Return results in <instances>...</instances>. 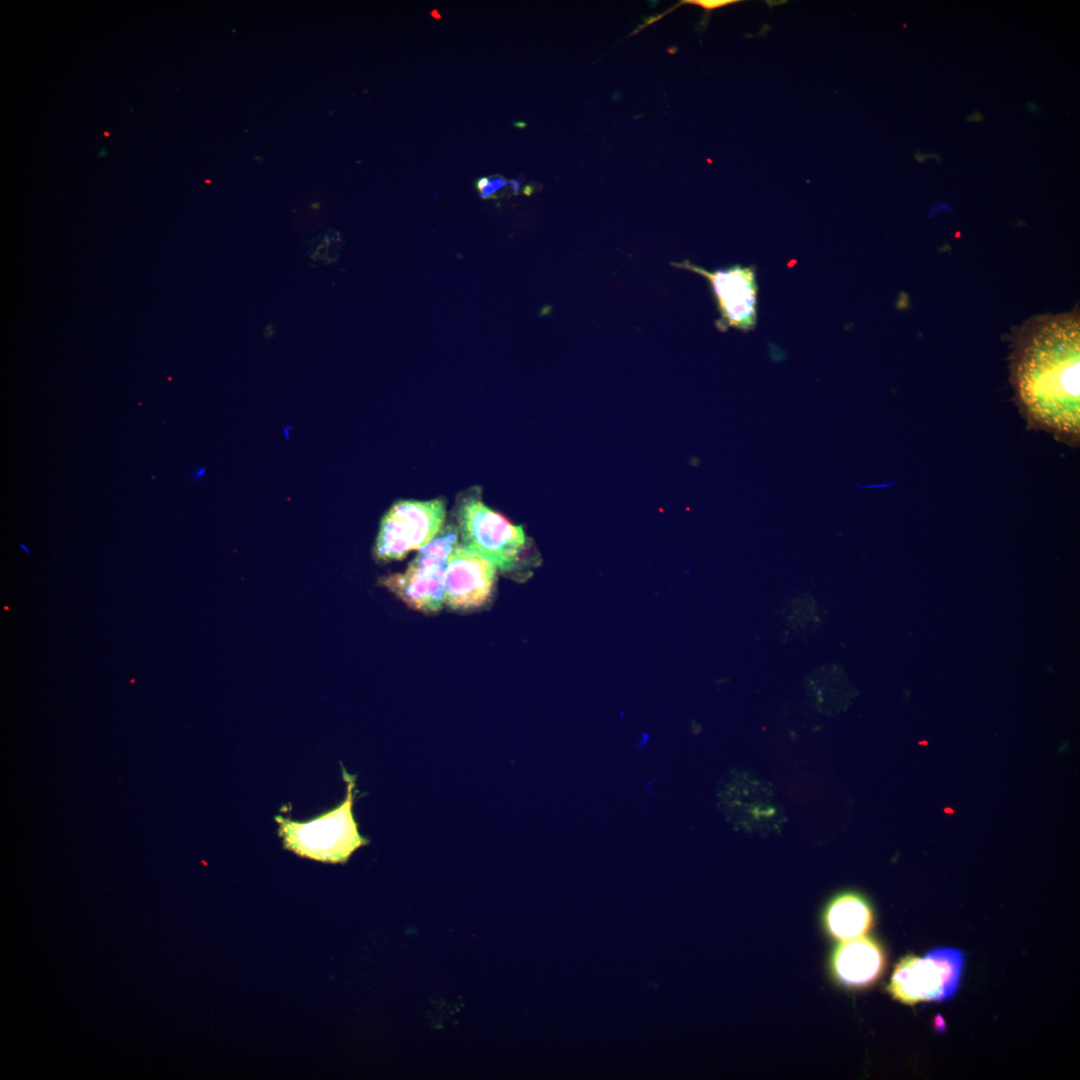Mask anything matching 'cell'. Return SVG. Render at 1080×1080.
<instances>
[{"label": "cell", "mask_w": 1080, "mask_h": 1080, "mask_svg": "<svg viewBox=\"0 0 1080 1080\" xmlns=\"http://www.w3.org/2000/svg\"><path fill=\"white\" fill-rule=\"evenodd\" d=\"M1079 357V317H1041L1023 331L1014 371L1028 415L1052 431L1073 436L1080 426Z\"/></svg>", "instance_id": "cell-1"}, {"label": "cell", "mask_w": 1080, "mask_h": 1080, "mask_svg": "<svg viewBox=\"0 0 1080 1080\" xmlns=\"http://www.w3.org/2000/svg\"><path fill=\"white\" fill-rule=\"evenodd\" d=\"M341 767L347 790L345 799L338 806L306 822L275 817L278 834L287 850L321 862L345 863L353 852L369 843L360 834L353 813L356 776Z\"/></svg>", "instance_id": "cell-2"}, {"label": "cell", "mask_w": 1080, "mask_h": 1080, "mask_svg": "<svg viewBox=\"0 0 1080 1080\" xmlns=\"http://www.w3.org/2000/svg\"><path fill=\"white\" fill-rule=\"evenodd\" d=\"M462 544L503 573L522 570L529 560L530 543L522 527L488 508L476 495L462 499L457 509Z\"/></svg>", "instance_id": "cell-3"}, {"label": "cell", "mask_w": 1080, "mask_h": 1080, "mask_svg": "<svg viewBox=\"0 0 1080 1080\" xmlns=\"http://www.w3.org/2000/svg\"><path fill=\"white\" fill-rule=\"evenodd\" d=\"M456 526H446L419 550L405 572L383 576L379 584L408 606L422 612H437L444 602V581L449 555L459 544Z\"/></svg>", "instance_id": "cell-4"}, {"label": "cell", "mask_w": 1080, "mask_h": 1080, "mask_svg": "<svg viewBox=\"0 0 1080 1080\" xmlns=\"http://www.w3.org/2000/svg\"><path fill=\"white\" fill-rule=\"evenodd\" d=\"M963 966L964 954L954 948H935L924 957L909 955L896 965L888 990L908 1005L945 1001L956 993Z\"/></svg>", "instance_id": "cell-5"}, {"label": "cell", "mask_w": 1080, "mask_h": 1080, "mask_svg": "<svg viewBox=\"0 0 1080 1080\" xmlns=\"http://www.w3.org/2000/svg\"><path fill=\"white\" fill-rule=\"evenodd\" d=\"M446 509L440 499L395 503L381 520L374 547L378 561L403 559L429 544L444 525Z\"/></svg>", "instance_id": "cell-6"}, {"label": "cell", "mask_w": 1080, "mask_h": 1080, "mask_svg": "<svg viewBox=\"0 0 1080 1080\" xmlns=\"http://www.w3.org/2000/svg\"><path fill=\"white\" fill-rule=\"evenodd\" d=\"M672 265L695 272L708 280L720 314L715 321L718 330L725 332L735 328L747 332L755 328L758 286L754 266L734 264L708 271L689 260Z\"/></svg>", "instance_id": "cell-7"}, {"label": "cell", "mask_w": 1080, "mask_h": 1080, "mask_svg": "<svg viewBox=\"0 0 1080 1080\" xmlns=\"http://www.w3.org/2000/svg\"><path fill=\"white\" fill-rule=\"evenodd\" d=\"M497 569L458 544L450 553L444 581V602L454 610L479 608L490 599Z\"/></svg>", "instance_id": "cell-8"}, {"label": "cell", "mask_w": 1080, "mask_h": 1080, "mask_svg": "<svg viewBox=\"0 0 1080 1080\" xmlns=\"http://www.w3.org/2000/svg\"><path fill=\"white\" fill-rule=\"evenodd\" d=\"M833 966L837 977L847 985H868L880 975L884 955L874 941L860 937L843 941L837 948Z\"/></svg>", "instance_id": "cell-9"}, {"label": "cell", "mask_w": 1080, "mask_h": 1080, "mask_svg": "<svg viewBox=\"0 0 1080 1080\" xmlns=\"http://www.w3.org/2000/svg\"><path fill=\"white\" fill-rule=\"evenodd\" d=\"M826 923L835 938L847 941L863 937L869 931L873 914L861 896L846 893L830 903L826 912Z\"/></svg>", "instance_id": "cell-10"}, {"label": "cell", "mask_w": 1080, "mask_h": 1080, "mask_svg": "<svg viewBox=\"0 0 1080 1080\" xmlns=\"http://www.w3.org/2000/svg\"><path fill=\"white\" fill-rule=\"evenodd\" d=\"M737 2H740V0H681L676 5L669 8L665 12H662L661 14H657V15H654V16H651V17L645 19L644 23L642 25H639L630 34V36L639 33L641 30L646 28L648 25L660 20L662 17L666 16L668 13H670L671 11H673L674 9H676L677 7H679V6L683 5V4L696 5V6H699V7L703 8L705 11L710 12V11H712L714 9L722 8V7L737 3Z\"/></svg>", "instance_id": "cell-11"}, {"label": "cell", "mask_w": 1080, "mask_h": 1080, "mask_svg": "<svg viewBox=\"0 0 1080 1080\" xmlns=\"http://www.w3.org/2000/svg\"><path fill=\"white\" fill-rule=\"evenodd\" d=\"M513 183L514 181H506L498 176L493 178L483 177L477 181L476 187L482 198H495L501 189Z\"/></svg>", "instance_id": "cell-12"}, {"label": "cell", "mask_w": 1080, "mask_h": 1080, "mask_svg": "<svg viewBox=\"0 0 1080 1080\" xmlns=\"http://www.w3.org/2000/svg\"><path fill=\"white\" fill-rule=\"evenodd\" d=\"M983 119H984L983 114L981 112H979L978 110H976L972 114H969V115L966 116V121H969V122H981V121H983Z\"/></svg>", "instance_id": "cell-13"}, {"label": "cell", "mask_w": 1080, "mask_h": 1080, "mask_svg": "<svg viewBox=\"0 0 1080 1080\" xmlns=\"http://www.w3.org/2000/svg\"><path fill=\"white\" fill-rule=\"evenodd\" d=\"M914 157L919 162H923L927 158H935L937 160H941V157L936 153L920 154L919 150H918V153L914 155Z\"/></svg>", "instance_id": "cell-14"}, {"label": "cell", "mask_w": 1080, "mask_h": 1080, "mask_svg": "<svg viewBox=\"0 0 1080 1080\" xmlns=\"http://www.w3.org/2000/svg\"><path fill=\"white\" fill-rule=\"evenodd\" d=\"M1026 107H1027V110L1029 112H1031V113H1034V114L1039 113V107L1035 102H1027Z\"/></svg>", "instance_id": "cell-15"}, {"label": "cell", "mask_w": 1080, "mask_h": 1080, "mask_svg": "<svg viewBox=\"0 0 1080 1080\" xmlns=\"http://www.w3.org/2000/svg\"><path fill=\"white\" fill-rule=\"evenodd\" d=\"M431 15H432L433 17L437 18V19H440V18H441L440 14H438L436 10H433V11L431 12Z\"/></svg>", "instance_id": "cell-16"}]
</instances>
